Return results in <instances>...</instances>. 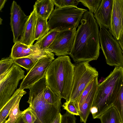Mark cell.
<instances>
[{"label": "cell", "mask_w": 123, "mask_h": 123, "mask_svg": "<svg viewBox=\"0 0 123 123\" xmlns=\"http://www.w3.org/2000/svg\"><path fill=\"white\" fill-rule=\"evenodd\" d=\"M80 23L69 55L76 63L96 60L101 48L99 26L93 14L88 10L84 14Z\"/></svg>", "instance_id": "1"}, {"label": "cell", "mask_w": 123, "mask_h": 123, "mask_svg": "<svg viewBox=\"0 0 123 123\" xmlns=\"http://www.w3.org/2000/svg\"><path fill=\"white\" fill-rule=\"evenodd\" d=\"M74 67L68 56H58L51 63L45 74L48 86L66 101L69 100L71 93Z\"/></svg>", "instance_id": "2"}, {"label": "cell", "mask_w": 123, "mask_h": 123, "mask_svg": "<svg viewBox=\"0 0 123 123\" xmlns=\"http://www.w3.org/2000/svg\"><path fill=\"white\" fill-rule=\"evenodd\" d=\"M123 78V68L116 67L103 81L98 84L90 112L93 119L99 118L113 106L120 92Z\"/></svg>", "instance_id": "3"}, {"label": "cell", "mask_w": 123, "mask_h": 123, "mask_svg": "<svg viewBox=\"0 0 123 123\" xmlns=\"http://www.w3.org/2000/svg\"><path fill=\"white\" fill-rule=\"evenodd\" d=\"M47 85L45 76L34 84L30 90L29 103L41 123H52L60 113L54 106L47 103L43 95Z\"/></svg>", "instance_id": "4"}, {"label": "cell", "mask_w": 123, "mask_h": 123, "mask_svg": "<svg viewBox=\"0 0 123 123\" xmlns=\"http://www.w3.org/2000/svg\"><path fill=\"white\" fill-rule=\"evenodd\" d=\"M87 11L72 6L55 8L48 21L50 30L60 31L76 29L84 14Z\"/></svg>", "instance_id": "5"}, {"label": "cell", "mask_w": 123, "mask_h": 123, "mask_svg": "<svg viewBox=\"0 0 123 123\" xmlns=\"http://www.w3.org/2000/svg\"><path fill=\"white\" fill-rule=\"evenodd\" d=\"M74 65L72 87L69 101H75L90 82L98 77V74L96 69L88 62H82Z\"/></svg>", "instance_id": "6"}, {"label": "cell", "mask_w": 123, "mask_h": 123, "mask_svg": "<svg viewBox=\"0 0 123 123\" xmlns=\"http://www.w3.org/2000/svg\"><path fill=\"white\" fill-rule=\"evenodd\" d=\"M99 40L101 48L109 66L123 68V54L118 41L108 29L100 28Z\"/></svg>", "instance_id": "7"}, {"label": "cell", "mask_w": 123, "mask_h": 123, "mask_svg": "<svg viewBox=\"0 0 123 123\" xmlns=\"http://www.w3.org/2000/svg\"><path fill=\"white\" fill-rule=\"evenodd\" d=\"M25 71L15 63L5 74L0 75V110L17 88L19 81L25 77Z\"/></svg>", "instance_id": "8"}, {"label": "cell", "mask_w": 123, "mask_h": 123, "mask_svg": "<svg viewBox=\"0 0 123 123\" xmlns=\"http://www.w3.org/2000/svg\"><path fill=\"white\" fill-rule=\"evenodd\" d=\"M54 59L53 53L39 60L23 79L19 88L23 90L29 89L45 76L48 68Z\"/></svg>", "instance_id": "9"}, {"label": "cell", "mask_w": 123, "mask_h": 123, "mask_svg": "<svg viewBox=\"0 0 123 123\" xmlns=\"http://www.w3.org/2000/svg\"><path fill=\"white\" fill-rule=\"evenodd\" d=\"M76 29L59 31L48 49L58 56L69 55L74 46Z\"/></svg>", "instance_id": "10"}, {"label": "cell", "mask_w": 123, "mask_h": 123, "mask_svg": "<svg viewBox=\"0 0 123 123\" xmlns=\"http://www.w3.org/2000/svg\"><path fill=\"white\" fill-rule=\"evenodd\" d=\"M10 25L13 36V42H20L29 15H26L20 6L13 1L11 8Z\"/></svg>", "instance_id": "11"}, {"label": "cell", "mask_w": 123, "mask_h": 123, "mask_svg": "<svg viewBox=\"0 0 123 123\" xmlns=\"http://www.w3.org/2000/svg\"><path fill=\"white\" fill-rule=\"evenodd\" d=\"M110 32L117 41L123 34V0H113Z\"/></svg>", "instance_id": "12"}, {"label": "cell", "mask_w": 123, "mask_h": 123, "mask_svg": "<svg viewBox=\"0 0 123 123\" xmlns=\"http://www.w3.org/2000/svg\"><path fill=\"white\" fill-rule=\"evenodd\" d=\"M113 0H102L94 16L100 28L110 27Z\"/></svg>", "instance_id": "13"}, {"label": "cell", "mask_w": 123, "mask_h": 123, "mask_svg": "<svg viewBox=\"0 0 123 123\" xmlns=\"http://www.w3.org/2000/svg\"><path fill=\"white\" fill-rule=\"evenodd\" d=\"M45 50L40 49L35 44L29 46L18 42L13 46L10 56L14 59L39 54Z\"/></svg>", "instance_id": "14"}, {"label": "cell", "mask_w": 123, "mask_h": 123, "mask_svg": "<svg viewBox=\"0 0 123 123\" xmlns=\"http://www.w3.org/2000/svg\"><path fill=\"white\" fill-rule=\"evenodd\" d=\"M37 15L34 9L29 15L20 42L27 45H33L35 41V32Z\"/></svg>", "instance_id": "15"}, {"label": "cell", "mask_w": 123, "mask_h": 123, "mask_svg": "<svg viewBox=\"0 0 123 123\" xmlns=\"http://www.w3.org/2000/svg\"><path fill=\"white\" fill-rule=\"evenodd\" d=\"M98 84L97 83L93 87L82 104L79 106L78 110L81 123H86L90 112L94 100Z\"/></svg>", "instance_id": "16"}, {"label": "cell", "mask_w": 123, "mask_h": 123, "mask_svg": "<svg viewBox=\"0 0 123 123\" xmlns=\"http://www.w3.org/2000/svg\"><path fill=\"white\" fill-rule=\"evenodd\" d=\"M53 0H37L33 6L37 15L47 20L54 10Z\"/></svg>", "instance_id": "17"}, {"label": "cell", "mask_w": 123, "mask_h": 123, "mask_svg": "<svg viewBox=\"0 0 123 123\" xmlns=\"http://www.w3.org/2000/svg\"><path fill=\"white\" fill-rule=\"evenodd\" d=\"M26 92L23 89L19 88L16 90L11 98L0 110V123L6 120L11 109L19 98L26 94Z\"/></svg>", "instance_id": "18"}, {"label": "cell", "mask_w": 123, "mask_h": 123, "mask_svg": "<svg viewBox=\"0 0 123 123\" xmlns=\"http://www.w3.org/2000/svg\"><path fill=\"white\" fill-rule=\"evenodd\" d=\"M99 119L101 123H122L121 117L118 111L113 106L104 112Z\"/></svg>", "instance_id": "19"}, {"label": "cell", "mask_w": 123, "mask_h": 123, "mask_svg": "<svg viewBox=\"0 0 123 123\" xmlns=\"http://www.w3.org/2000/svg\"><path fill=\"white\" fill-rule=\"evenodd\" d=\"M59 31L54 30H49L42 37L37 40L34 44L37 45L41 50H45L48 49Z\"/></svg>", "instance_id": "20"}, {"label": "cell", "mask_w": 123, "mask_h": 123, "mask_svg": "<svg viewBox=\"0 0 123 123\" xmlns=\"http://www.w3.org/2000/svg\"><path fill=\"white\" fill-rule=\"evenodd\" d=\"M43 95L45 100L49 104L55 106L60 112L62 98L55 93L47 85L44 89Z\"/></svg>", "instance_id": "21"}, {"label": "cell", "mask_w": 123, "mask_h": 123, "mask_svg": "<svg viewBox=\"0 0 123 123\" xmlns=\"http://www.w3.org/2000/svg\"><path fill=\"white\" fill-rule=\"evenodd\" d=\"M35 32V40H38L49 31L47 20L37 15Z\"/></svg>", "instance_id": "22"}, {"label": "cell", "mask_w": 123, "mask_h": 123, "mask_svg": "<svg viewBox=\"0 0 123 123\" xmlns=\"http://www.w3.org/2000/svg\"><path fill=\"white\" fill-rule=\"evenodd\" d=\"M37 61L33 56L14 59V63L29 71L36 63Z\"/></svg>", "instance_id": "23"}, {"label": "cell", "mask_w": 123, "mask_h": 123, "mask_svg": "<svg viewBox=\"0 0 123 123\" xmlns=\"http://www.w3.org/2000/svg\"><path fill=\"white\" fill-rule=\"evenodd\" d=\"M20 97L10 110L8 116V119L5 121L7 123H15L19 117L22 116L23 111H20L19 109V104L21 98Z\"/></svg>", "instance_id": "24"}, {"label": "cell", "mask_w": 123, "mask_h": 123, "mask_svg": "<svg viewBox=\"0 0 123 123\" xmlns=\"http://www.w3.org/2000/svg\"><path fill=\"white\" fill-rule=\"evenodd\" d=\"M113 106L117 110L121 117L122 123H123V78L120 92L113 104Z\"/></svg>", "instance_id": "25"}, {"label": "cell", "mask_w": 123, "mask_h": 123, "mask_svg": "<svg viewBox=\"0 0 123 123\" xmlns=\"http://www.w3.org/2000/svg\"><path fill=\"white\" fill-rule=\"evenodd\" d=\"M98 77H96L90 82L84 89L80 97L75 101L77 109L78 107L82 104L93 87L98 82Z\"/></svg>", "instance_id": "26"}, {"label": "cell", "mask_w": 123, "mask_h": 123, "mask_svg": "<svg viewBox=\"0 0 123 123\" xmlns=\"http://www.w3.org/2000/svg\"><path fill=\"white\" fill-rule=\"evenodd\" d=\"M14 64V59L10 56L0 61V75L6 73Z\"/></svg>", "instance_id": "27"}, {"label": "cell", "mask_w": 123, "mask_h": 123, "mask_svg": "<svg viewBox=\"0 0 123 123\" xmlns=\"http://www.w3.org/2000/svg\"><path fill=\"white\" fill-rule=\"evenodd\" d=\"M85 6L87 7L89 11L93 14L97 11L101 2L102 0H80Z\"/></svg>", "instance_id": "28"}, {"label": "cell", "mask_w": 123, "mask_h": 123, "mask_svg": "<svg viewBox=\"0 0 123 123\" xmlns=\"http://www.w3.org/2000/svg\"><path fill=\"white\" fill-rule=\"evenodd\" d=\"M22 117L25 123H34L37 119L35 112L30 105L23 111Z\"/></svg>", "instance_id": "29"}, {"label": "cell", "mask_w": 123, "mask_h": 123, "mask_svg": "<svg viewBox=\"0 0 123 123\" xmlns=\"http://www.w3.org/2000/svg\"><path fill=\"white\" fill-rule=\"evenodd\" d=\"M55 8H60L68 6L77 7L80 0H53Z\"/></svg>", "instance_id": "30"}, {"label": "cell", "mask_w": 123, "mask_h": 123, "mask_svg": "<svg viewBox=\"0 0 123 123\" xmlns=\"http://www.w3.org/2000/svg\"><path fill=\"white\" fill-rule=\"evenodd\" d=\"M63 109L74 115H79L78 110L76 106L75 101H66L62 105Z\"/></svg>", "instance_id": "31"}, {"label": "cell", "mask_w": 123, "mask_h": 123, "mask_svg": "<svg viewBox=\"0 0 123 123\" xmlns=\"http://www.w3.org/2000/svg\"><path fill=\"white\" fill-rule=\"evenodd\" d=\"M76 118L75 115L66 111L62 115L61 123H76Z\"/></svg>", "instance_id": "32"}, {"label": "cell", "mask_w": 123, "mask_h": 123, "mask_svg": "<svg viewBox=\"0 0 123 123\" xmlns=\"http://www.w3.org/2000/svg\"><path fill=\"white\" fill-rule=\"evenodd\" d=\"M62 115L60 113L52 123H61Z\"/></svg>", "instance_id": "33"}, {"label": "cell", "mask_w": 123, "mask_h": 123, "mask_svg": "<svg viewBox=\"0 0 123 123\" xmlns=\"http://www.w3.org/2000/svg\"><path fill=\"white\" fill-rule=\"evenodd\" d=\"M123 54V34L120 39L118 41Z\"/></svg>", "instance_id": "34"}, {"label": "cell", "mask_w": 123, "mask_h": 123, "mask_svg": "<svg viewBox=\"0 0 123 123\" xmlns=\"http://www.w3.org/2000/svg\"><path fill=\"white\" fill-rule=\"evenodd\" d=\"M7 1L6 0H0V11L4 7L5 4Z\"/></svg>", "instance_id": "35"}, {"label": "cell", "mask_w": 123, "mask_h": 123, "mask_svg": "<svg viewBox=\"0 0 123 123\" xmlns=\"http://www.w3.org/2000/svg\"><path fill=\"white\" fill-rule=\"evenodd\" d=\"M15 123H25L24 122L22 117V115L19 117Z\"/></svg>", "instance_id": "36"}, {"label": "cell", "mask_w": 123, "mask_h": 123, "mask_svg": "<svg viewBox=\"0 0 123 123\" xmlns=\"http://www.w3.org/2000/svg\"><path fill=\"white\" fill-rule=\"evenodd\" d=\"M34 123H41L40 121L38 120L37 118V119L35 121Z\"/></svg>", "instance_id": "37"}, {"label": "cell", "mask_w": 123, "mask_h": 123, "mask_svg": "<svg viewBox=\"0 0 123 123\" xmlns=\"http://www.w3.org/2000/svg\"><path fill=\"white\" fill-rule=\"evenodd\" d=\"M6 123V122H5V121L3 123Z\"/></svg>", "instance_id": "38"}]
</instances>
